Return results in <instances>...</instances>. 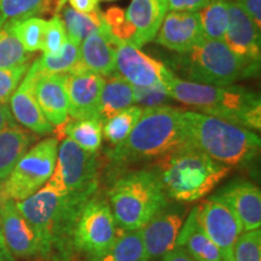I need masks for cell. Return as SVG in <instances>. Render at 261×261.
Here are the masks:
<instances>
[{
  "instance_id": "cell-1",
  "label": "cell",
  "mask_w": 261,
  "mask_h": 261,
  "mask_svg": "<svg viewBox=\"0 0 261 261\" xmlns=\"http://www.w3.org/2000/svg\"><path fill=\"white\" fill-rule=\"evenodd\" d=\"M90 198L69 194L48 181L23 201L16 202L40 244V255L70 256L73 231L81 208Z\"/></svg>"
},
{
  "instance_id": "cell-2",
  "label": "cell",
  "mask_w": 261,
  "mask_h": 261,
  "mask_svg": "<svg viewBox=\"0 0 261 261\" xmlns=\"http://www.w3.org/2000/svg\"><path fill=\"white\" fill-rule=\"evenodd\" d=\"M168 96L179 103L226 120L250 130L261 128L260 97L240 86H213L178 79L174 74L165 84Z\"/></svg>"
},
{
  "instance_id": "cell-3",
  "label": "cell",
  "mask_w": 261,
  "mask_h": 261,
  "mask_svg": "<svg viewBox=\"0 0 261 261\" xmlns=\"http://www.w3.org/2000/svg\"><path fill=\"white\" fill-rule=\"evenodd\" d=\"M184 110L169 106L144 108L125 142L110 158L117 165L159 159L188 145Z\"/></svg>"
},
{
  "instance_id": "cell-4",
  "label": "cell",
  "mask_w": 261,
  "mask_h": 261,
  "mask_svg": "<svg viewBox=\"0 0 261 261\" xmlns=\"http://www.w3.org/2000/svg\"><path fill=\"white\" fill-rule=\"evenodd\" d=\"M188 145L228 167L253 161L260 151V137L254 130L198 112H184Z\"/></svg>"
},
{
  "instance_id": "cell-5",
  "label": "cell",
  "mask_w": 261,
  "mask_h": 261,
  "mask_svg": "<svg viewBox=\"0 0 261 261\" xmlns=\"http://www.w3.org/2000/svg\"><path fill=\"white\" fill-rule=\"evenodd\" d=\"M154 171L167 197L179 202H195L211 194L231 167L185 145L156 159Z\"/></svg>"
},
{
  "instance_id": "cell-6",
  "label": "cell",
  "mask_w": 261,
  "mask_h": 261,
  "mask_svg": "<svg viewBox=\"0 0 261 261\" xmlns=\"http://www.w3.org/2000/svg\"><path fill=\"white\" fill-rule=\"evenodd\" d=\"M109 201L116 225L127 231L140 230L168 207V197L154 169L121 175L110 189Z\"/></svg>"
},
{
  "instance_id": "cell-7",
  "label": "cell",
  "mask_w": 261,
  "mask_h": 261,
  "mask_svg": "<svg viewBox=\"0 0 261 261\" xmlns=\"http://www.w3.org/2000/svg\"><path fill=\"white\" fill-rule=\"evenodd\" d=\"M171 63L173 69L188 81L213 86H228L253 76L260 65L238 57L223 40L208 39H203L191 50L177 54Z\"/></svg>"
},
{
  "instance_id": "cell-8",
  "label": "cell",
  "mask_w": 261,
  "mask_h": 261,
  "mask_svg": "<svg viewBox=\"0 0 261 261\" xmlns=\"http://www.w3.org/2000/svg\"><path fill=\"white\" fill-rule=\"evenodd\" d=\"M57 150L58 139L52 137L28 149L4 182L6 197L23 201L44 187L54 173Z\"/></svg>"
},
{
  "instance_id": "cell-9",
  "label": "cell",
  "mask_w": 261,
  "mask_h": 261,
  "mask_svg": "<svg viewBox=\"0 0 261 261\" xmlns=\"http://www.w3.org/2000/svg\"><path fill=\"white\" fill-rule=\"evenodd\" d=\"M48 181L69 194L91 198L98 185L94 154L85 151L69 138L64 139L58 146L56 166Z\"/></svg>"
},
{
  "instance_id": "cell-10",
  "label": "cell",
  "mask_w": 261,
  "mask_h": 261,
  "mask_svg": "<svg viewBox=\"0 0 261 261\" xmlns=\"http://www.w3.org/2000/svg\"><path fill=\"white\" fill-rule=\"evenodd\" d=\"M116 230L110 205L100 198L91 197L77 217L73 231V247L91 257L98 256L112 246Z\"/></svg>"
},
{
  "instance_id": "cell-11",
  "label": "cell",
  "mask_w": 261,
  "mask_h": 261,
  "mask_svg": "<svg viewBox=\"0 0 261 261\" xmlns=\"http://www.w3.org/2000/svg\"><path fill=\"white\" fill-rule=\"evenodd\" d=\"M197 207V218L202 228L219 249L223 261H233V248L243 232L241 221L228 205L212 195Z\"/></svg>"
},
{
  "instance_id": "cell-12",
  "label": "cell",
  "mask_w": 261,
  "mask_h": 261,
  "mask_svg": "<svg viewBox=\"0 0 261 261\" xmlns=\"http://www.w3.org/2000/svg\"><path fill=\"white\" fill-rule=\"evenodd\" d=\"M116 71L133 87L165 85L173 71L162 62L148 56L130 42L120 41L116 50Z\"/></svg>"
},
{
  "instance_id": "cell-13",
  "label": "cell",
  "mask_w": 261,
  "mask_h": 261,
  "mask_svg": "<svg viewBox=\"0 0 261 261\" xmlns=\"http://www.w3.org/2000/svg\"><path fill=\"white\" fill-rule=\"evenodd\" d=\"M104 83V76L85 69L83 65L65 74V90L71 119H99Z\"/></svg>"
},
{
  "instance_id": "cell-14",
  "label": "cell",
  "mask_w": 261,
  "mask_h": 261,
  "mask_svg": "<svg viewBox=\"0 0 261 261\" xmlns=\"http://www.w3.org/2000/svg\"><path fill=\"white\" fill-rule=\"evenodd\" d=\"M41 76L32 65L29 67L23 80L10 98V110L16 121L24 128L44 136L54 132V126L44 116L35 98V84Z\"/></svg>"
},
{
  "instance_id": "cell-15",
  "label": "cell",
  "mask_w": 261,
  "mask_h": 261,
  "mask_svg": "<svg viewBox=\"0 0 261 261\" xmlns=\"http://www.w3.org/2000/svg\"><path fill=\"white\" fill-rule=\"evenodd\" d=\"M203 39L198 12L169 11L156 35L158 44L177 54L191 50Z\"/></svg>"
},
{
  "instance_id": "cell-16",
  "label": "cell",
  "mask_w": 261,
  "mask_h": 261,
  "mask_svg": "<svg viewBox=\"0 0 261 261\" xmlns=\"http://www.w3.org/2000/svg\"><path fill=\"white\" fill-rule=\"evenodd\" d=\"M223 41L238 57L260 63V29L236 0H228V23Z\"/></svg>"
},
{
  "instance_id": "cell-17",
  "label": "cell",
  "mask_w": 261,
  "mask_h": 261,
  "mask_svg": "<svg viewBox=\"0 0 261 261\" xmlns=\"http://www.w3.org/2000/svg\"><path fill=\"white\" fill-rule=\"evenodd\" d=\"M0 226L5 244L12 255L29 257L40 254V244L28 221L19 213L14 200L5 201L0 211Z\"/></svg>"
},
{
  "instance_id": "cell-18",
  "label": "cell",
  "mask_w": 261,
  "mask_h": 261,
  "mask_svg": "<svg viewBox=\"0 0 261 261\" xmlns=\"http://www.w3.org/2000/svg\"><path fill=\"white\" fill-rule=\"evenodd\" d=\"M184 221L182 211H168L159 213L144 227L140 228L143 244L149 260H155L171 252L177 244L178 234Z\"/></svg>"
},
{
  "instance_id": "cell-19",
  "label": "cell",
  "mask_w": 261,
  "mask_h": 261,
  "mask_svg": "<svg viewBox=\"0 0 261 261\" xmlns=\"http://www.w3.org/2000/svg\"><path fill=\"white\" fill-rule=\"evenodd\" d=\"M120 40L106 22L80 44V63L85 69L110 76L116 71V50Z\"/></svg>"
},
{
  "instance_id": "cell-20",
  "label": "cell",
  "mask_w": 261,
  "mask_h": 261,
  "mask_svg": "<svg viewBox=\"0 0 261 261\" xmlns=\"http://www.w3.org/2000/svg\"><path fill=\"white\" fill-rule=\"evenodd\" d=\"M217 196L228 205L241 221L243 232L261 226V192L250 181H234L218 192Z\"/></svg>"
},
{
  "instance_id": "cell-21",
  "label": "cell",
  "mask_w": 261,
  "mask_h": 261,
  "mask_svg": "<svg viewBox=\"0 0 261 261\" xmlns=\"http://www.w3.org/2000/svg\"><path fill=\"white\" fill-rule=\"evenodd\" d=\"M167 12V0H132L125 11L127 21L135 32L130 44L142 47L154 40Z\"/></svg>"
},
{
  "instance_id": "cell-22",
  "label": "cell",
  "mask_w": 261,
  "mask_h": 261,
  "mask_svg": "<svg viewBox=\"0 0 261 261\" xmlns=\"http://www.w3.org/2000/svg\"><path fill=\"white\" fill-rule=\"evenodd\" d=\"M34 92L42 114L52 126H60L69 117L65 74L42 75L35 84Z\"/></svg>"
},
{
  "instance_id": "cell-23",
  "label": "cell",
  "mask_w": 261,
  "mask_h": 261,
  "mask_svg": "<svg viewBox=\"0 0 261 261\" xmlns=\"http://www.w3.org/2000/svg\"><path fill=\"white\" fill-rule=\"evenodd\" d=\"M175 247L184 248L196 261H223L221 254L211 238L202 228L197 218V207L190 213L182 224Z\"/></svg>"
},
{
  "instance_id": "cell-24",
  "label": "cell",
  "mask_w": 261,
  "mask_h": 261,
  "mask_svg": "<svg viewBox=\"0 0 261 261\" xmlns=\"http://www.w3.org/2000/svg\"><path fill=\"white\" fill-rule=\"evenodd\" d=\"M35 140L27 129L12 123L0 130V180H6Z\"/></svg>"
},
{
  "instance_id": "cell-25",
  "label": "cell",
  "mask_w": 261,
  "mask_h": 261,
  "mask_svg": "<svg viewBox=\"0 0 261 261\" xmlns=\"http://www.w3.org/2000/svg\"><path fill=\"white\" fill-rule=\"evenodd\" d=\"M58 137L67 136L85 151L96 154L102 145L103 122L99 119L74 120L68 117L62 125L57 126Z\"/></svg>"
},
{
  "instance_id": "cell-26",
  "label": "cell",
  "mask_w": 261,
  "mask_h": 261,
  "mask_svg": "<svg viewBox=\"0 0 261 261\" xmlns=\"http://www.w3.org/2000/svg\"><path fill=\"white\" fill-rule=\"evenodd\" d=\"M132 106H135V87L120 75H112L103 86L99 119L104 122L116 113Z\"/></svg>"
},
{
  "instance_id": "cell-27",
  "label": "cell",
  "mask_w": 261,
  "mask_h": 261,
  "mask_svg": "<svg viewBox=\"0 0 261 261\" xmlns=\"http://www.w3.org/2000/svg\"><path fill=\"white\" fill-rule=\"evenodd\" d=\"M91 261H149L140 230H116L112 246L100 255L91 257Z\"/></svg>"
},
{
  "instance_id": "cell-28",
  "label": "cell",
  "mask_w": 261,
  "mask_h": 261,
  "mask_svg": "<svg viewBox=\"0 0 261 261\" xmlns=\"http://www.w3.org/2000/svg\"><path fill=\"white\" fill-rule=\"evenodd\" d=\"M60 11H62L61 18L64 23L68 40L77 45L104 23L103 12H100L99 9L90 14H83L75 11L70 6H62Z\"/></svg>"
},
{
  "instance_id": "cell-29",
  "label": "cell",
  "mask_w": 261,
  "mask_h": 261,
  "mask_svg": "<svg viewBox=\"0 0 261 261\" xmlns=\"http://www.w3.org/2000/svg\"><path fill=\"white\" fill-rule=\"evenodd\" d=\"M80 45L68 40L63 50L56 56H42L32 64V67L41 75L48 74H67L79 68L80 63Z\"/></svg>"
},
{
  "instance_id": "cell-30",
  "label": "cell",
  "mask_w": 261,
  "mask_h": 261,
  "mask_svg": "<svg viewBox=\"0 0 261 261\" xmlns=\"http://www.w3.org/2000/svg\"><path fill=\"white\" fill-rule=\"evenodd\" d=\"M204 39L223 40L228 23V0H212L198 11Z\"/></svg>"
},
{
  "instance_id": "cell-31",
  "label": "cell",
  "mask_w": 261,
  "mask_h": 261,
  "mask_svg": "<svg viewBox=\"0 0 261 261\" xmlns=\"http://www.w3.org/2000/svg\"><path fill=\"white\" fill-rule=\"evenodd\" d=\"M142 112L140 107L132 106L106 120L103 122V137L108 143L117 146L125 142L139 120Z\"/></svg>"
},
{
  "instance_id": "cell-32",
  "label": "cell",
  "mask_w": 261,
  "mask_h": 261,
  "mask_svg": "<svg viewBox=\"0 0 261 261\" xmlns=\"http://www.w3.org/2000/svg\"><path fill=\"white\" fill-rule=\"evenodd\" d=\"M50 4L51 0H0V29L9 22L37 17Z\"/></svg>"
},
{
  "instance_id": "cell-33",
  "label": "cell",
  "mask_w": 261,
  "mask_h": 261,
  "mask_svg": "<svg viewBox=\"0 0 261 261\" xmlns=\"http://www.w3.org/2000/svg\"><path fill=\"white\" fill-rule=\"evenodd\" d=\"M29 52L24 50L21 41L16 37L11 22L0 29V69L18 67L28 63Z\"/></svg>"
},
{
  "instance_id": "cell-34",
  "label": "cell",
  "mask_w": 261,
  "mask_h": 261,
  "mask_svg": "<svg viewBox=\"0 0 261 261\" xmlns=\"http://www.w3.org/2000/svg\"><path fill=\"white\" fill-rule=\"evenodd\" d=\"M11 24L16 37L21 41L25 51L33 54L41 50L47 21L39 17H31L23 21H14Z\"/></svg>"
},
{
  "instance_id": "cell-35",
  "label": "cell",
  "mask_w": 261,
  "mask_h": 261,
  "mask_svg": "<svg viewBox=\"0 0 261 261\" xmlns=\"http://www.w3.org/2000/svg\"><path fill=\"white\" fill-rule=\"evenodd\" d=\"M68 41L67 32L61 16L56 14L50 21H47L46 31H45L44 41H42L41 51L46 56H56L63 50L65 42Z\"/></svg>"
},
{
  "instance_id": "cell-36",
  "label": "cell",
  "mask_w": 261,
  "mask_h": 261,
  "mask_svg": "<svg viewBox=\"0 0 261 261\" xmlns=\"http://www.w3.org/2000/svg\"><path fill=\"white\" fill-rule=\"evenodd\" d=\"M233 261H261L260 228L240 234L233 248Z\"/></svg>"
},
{
  "instance_id": "cell-37",
  "label": "cell",
  "mask_w": 261,
  "mask_h": 261,
  "mask_svg": "<svg viewBox=\"0 0 261 261\" xmlns=\"http://www.w3.org/2000/svg\"><path fill=\"white\" fill-rule=\"evenodd\" d=\"M28 63L21 64L18 67L8 68V69H0V103L8 104L10 98L23 80L25 73L29 69Z\"/></svg>"
},
{
  "instance_id": "cell-38",
  "label": "cell",
  "mask_w": 261,
  "mask_h": 261,
  "mask_svg": "<svg viewBox=\"0 0 261 261\" xmlns=\"http://www.w3.org/2000/svg\"><path fill=\"white\" fill-rule=\"evenodd\" d=\"M104 22L109 27L112 34L117 40L130 42L135 35L129 22L127 21L125 11H122L120 8H110L103 14Z\"/></svg>"
},
{
  "instance_id": "cell-39",
  "label": "cell",
  "mask_w": 261,
  "mask_h": 261,
  "mask_svg": "<svg viewBox=\"0 0 261 261\" xmlns=\"http://www.w3.org/2000/svg\"><path fill=\"white\" fill-rule=\"evenodd\" d=\"M168 96L165 85H155L150 87H135V104L145 108L168 106Z\"/></svg>"
},
{
  "instance_id": "cell-40",
  "label": "cell",
  "mask_w": 261,
  "mask_h": 261,
  "mask_svg": "<svg viewBox=\"0 0 261 261\" xmlns=\"http://www.w3.org/2000/svg\"><path fill=\"white\" fill-rule=\"evenodd\" d=\"M169 11L198 12L212 0H167Z\"/></svg>"
},
{
  "instance_id": "cell-41",
  "label": "cell",
  "mask_w": 261,
  "mask_h": 261,
  "mask_svg": "<svg viewBox=\"0 0 261 261\" xmlns=\"http://www.w3.org/2000/svg\"><path fill=\"white\" fill-rule=\"evenodd\" d=\"M236 3L249 16L256 27L261 29V0H236Z\"/></svg>"
},
{
  "instance_id": "cell-42",
  "label": "cell",
  "mask_w": 261,
  "mask_h": 261,
  "mask_svg": "<svg viewBox=\"0 0 261 261\" xmlns=\"http://www.w3.org/2000/svg\"><path fill=\"white\" fill-rule=\"evenodd\" d=\"M65 2L69 3L70 8L74 9L75 11L83 12V14H90V12H93L96 11L97 9H99L98 8L99 0H61L60 4H58L57 12L60 11Z\"/></svg>"
},
{
  "instance_id": "cell-43",
  "label": "cell",
  "mask_w": 261,
  "mask_h": 261,
  "mask_svg": "<svg viewBox=\"0 0 261 261\" xmlns=\"http://www.w3.org/2000/svg\"><path fill=\"white\" fill-rule=\"evenodd\" d=\"M161 261H196L184 248L174 247L171 252L162 256Z\"/></svg>"
},
{
  "instance_id": "cell-44",
  "label": "cell",
  "mask_w": 261,
  "mask_h": 261,
  "mask_svg": "<svg viewBox=\"0 0 261 261\" xmlns=\"http://www.w3.org/2000/svg\"><path fill=\"white\" fill-rule=\"evenodd\" d=\"M15 123V119L12 116L11 110L8 104H2L0 103V130L5 127Z\"/></svg>"
},
{
  "instance_id": "cell-45",
  "label": "cell",
  "mask_w": 261,
  "mask_h": 261,
  "mask_svg": "<svg viewBox=\"0 0 261 261\" xmlns=\"http://www.w3.org/2000/svg\"><path fill=\"white\" fill-rule=\"evenodd\" d=\"M0 261H15L14 255L10 253V250L6 247L4 237H3L2 226H0Z\"/></svg>"
},
{
  "instance_id": "cell-46",
  "label": "cell",
  "mask_w": 261,
  "mask_h": 261,
  "mask_svg": "<svg viewBox=\"0 0 261 261\" xmlns=\"http://www.w3.org/2000/svg\"><path fill=\"white\" fill-rule=\"evenodd\" d=\"M6 200H8V197H6V195H5L4 182H3V180H0V211H2L3 204L5 203Z\"/></svg>"
},
{
  "instance_id": "cell-47",
  "label": "cell",
  "mask_w": 261,
  "mask_h": 261,
  "mask_svg": "<svg viewBox=\"0 0 261 261\" xmlns=\"http://www.w3.org/2000/svg\"><path fill=\"white\" fill-rule=\"evenodd\" d=\"M103 2H115V0H103Z\"/></svg>"
}]
</instances>
